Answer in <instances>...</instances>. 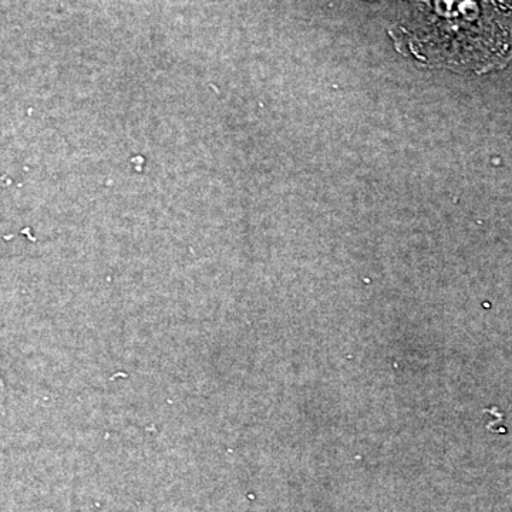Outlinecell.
Instances as JSON below:
<instances>
[{
    "instance_id": "obj_2",
    "label": "cell",
    "mask_w": 512,
    "mask_h": 512,
    "mask_svg": "<svg viewBox=\"0 0 512 512\" xmlns=\"http://www.w3.org/2000/svg\"><path fill=\"white\" fill-rule=\"evenodd\" d=\"M0 407H2V384H0Z\"/></svg>"
},
{
    "instance_id": "obj_1",
    "label": "cell",
    "mask_w": 512,
    "mask_h": 512,
    "mask_svg": "<svg viewBox=\"0 0 512 512\" xmlns=\"http://www.w3.org/2000/svg\"><path fill=\"white\" fill-rule=\"evenodd\" d=\"M436 40L447 43L467 66H488L493 55H503L505 33L480 0H436Z\"/></svg>"
}]
</instances>
